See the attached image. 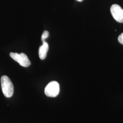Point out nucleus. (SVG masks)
Listing matches in <instances>:
<instances>
[{
    "mask_svg": "<svg viewBox=\"0 0 123 123\" xmlns=\"http://www.w3.org/2000/svg\"><path fill=\"white\" fill-rule=\"evenodd\" d=\"M1 86L2 92L6 98L12 97L14 92L13 84L9 78L6 75L1 77L0 79Z\"/></svg>",
    "mask_w": 123,
    "mask_h": 123,
    "instance_id": "nucleus-1",
    "label": "nucleus"
},
{
    "mask_svg": "<svg viewBox=\"0 0 123 123\" xmlns=\"http://www.w3.org/2000/svg\"><path fill=\"white\" fill-rule=\"evenodd\" d=\"M10 57L15 61L18 62L21 66L24 67H28L31 65V62L25 54L24 53H11Z\"/></svg>",
    "mask_w": 123,
    "mask_h": 123,
    "instance_id": "nucleus-2",
    "label": "nucleus"
},
{
    "mask_svg": "<svg viewBox=\"0 0 123 123\" xmlns=\"http://www.w3.org/2000/svg\"><path fill=\"white\" fill-rule=\"evenodd\" d=\"M60 91L59 85L57 82L53 81L49 83L45 89V93L49 97L57 96Z\"/></svg>",
    "mask_w": 123,
    "mask_h": 123,
    "instance_id": "nucleus-3",
    "label": "nucleus"
},
{
    "mask_svg": "<svg viewBox=\"0 0 123 123\" xmlns=\"http://www.w3.org/2000/svg\"><path fill=\"white\" fill-rule=\"evenodd\" d=\"M110 12L117 22L123 23V9L120 6L117 4L113 5L110 7Z\"/></svg>",
    "mask_w": 123,
    "mask_h": 123,
    "instance_id": "nucleus-4",
    "label": "nucleus"
},
{
    "mask_svg": "<svg viewBox=\"0 0 123 123\" xmlns=\"http://www.w3.org/2000/svg\"><path fill=\"white\" fill-rule=\"evenodd\" d=\"M49 49L48 43L44 41L43 42V45L40 47L39 49V56L41 59L44 60L46 57Z\"/></svg>",
    "mask_w": 123,
    "mask_h": 123,
    "instance_id": "nucleus-5",
    "label": "nucleus"
},
{
    "mask_svg": "<svg viewBox=\"0 0 123 123\" xmlns=\"http://www.w3.org/2000/svg\"><path fill=\"white\" fill-rule=\"evenodd\" d=\"M49 36V32L48 31H45L43 32L42 36V40L43 41V42L45 41V40Z\"/></svg>",
    "mask_w": 123,
    "mask_h": 123,
    "instance_id": "nucleus-6",
    "label": "nucleus"
},
{
    "mask_svg": "<svg viewBox=\"0 0 123 123\" xmlns=\"http://www.w3.org/2000/svg\"><path fill=\"white\" fill-rule=\"evenodd\" d=\"M118 41L121 44L123 45V33H121L120 35L119 36Z\"/></svg>",
    "mask_w": 123,
    "mask_h": 123,
    "instance_id": "nucleus-7",
    "label": "nucleus"
},
{
    "mask_svg": "<svg viewBox=\"0 0 123 123\" xmlns=\"http://www.w3.org/2000/svg\"><path fill=\"white\" fill-rule=\"evenodd\" d=\"M78 0V1H80V2H81V1H82L83 0Z\"/></svg>",
    "mask_w": 123,
    "mask_h": 123,
    "instance_id": "nucleus-8",
    "label": "nucleus"
}]
</instances>
